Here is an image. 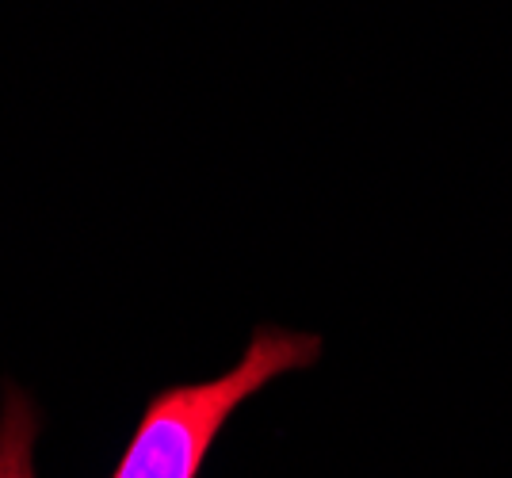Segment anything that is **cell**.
I'll return each mask as SVG.
<instances>
[{
  "label": "cell",
  "instance_id": "cell-2",
  "mask_svg": "<svg viewBox=\"0 0 512 478\" xmlns=\"http://www.w3.org/2000/svg\"><path fill=\"white\" fill-rule=\"evenodd\" d=\"M43 433L39 406L8 387L0 402V478H35V444Z\"/></svg>",
  "mask_w": 512,
  "mask_h": 478
},
{
  "label": "cell",
  "instance_id": "cell-1",
  "mask_svg": "<svg viewBox=\"0 0 512 478\" xmlns=\"http://www.w3.org/2000/svg\"><path fill=\"white\" fill-rule=\"evenodd\" d=\"M318 356L321 337L314 333L283 326L253 329L230 371L153 394L107 478H199L226 421L279 375L314 368Z\"/></svg>",
  "mask_w": 512,
  "mask_h": 478
}]
</instances>
